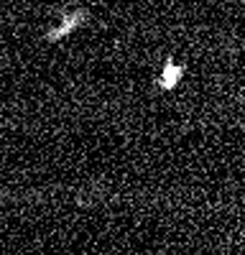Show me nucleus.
<instances>
[{"instance_id":"f257e3e1","label":"nucleus","mask_w":245,"mask_h":255,"mask_svg":"<svg viewBox=\"0 0 245 255\" xmlns=\"http://www.w3.org/2000/svg\"><path fill=\"white\" fill-rule=\"evenodd\" d=\"M179 77H181V67H176L174 61H166V67H163V72H161L158 84H161L163 90H171L174 84L179 82Z\"/></svg>"}]
</instances>
